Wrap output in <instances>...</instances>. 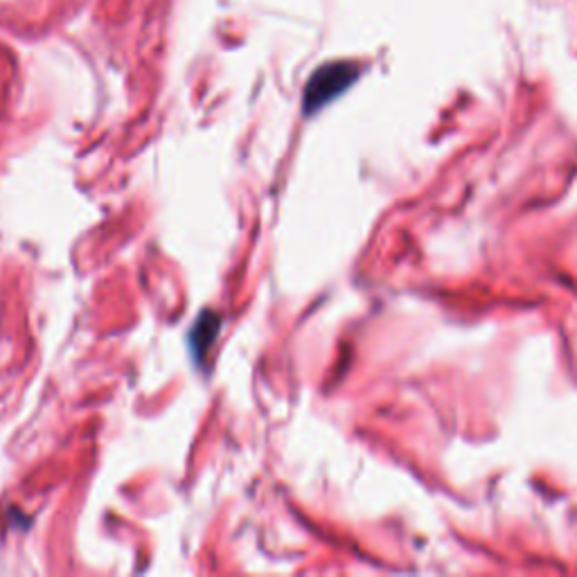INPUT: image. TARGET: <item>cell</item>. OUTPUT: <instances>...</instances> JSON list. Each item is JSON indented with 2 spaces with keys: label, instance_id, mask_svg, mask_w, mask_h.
<instances>
[{
  "label": "cell",
  "instance_id": "cell-1",
  "mask_svg": "<svg viewBox=\"0 0 577 577\" xmlns=\"http://www.w3.org/2000/svg\"><path fill=\"white\" fill-rule=\"evenodd\" d=\"M361 75L357 62H331L320 66L305 88V113H316L346 92Z\"/></svg>",
  "mask_w": 577,
  "mask_h": 577
},
{
  "label": "cell",
  "instance_id": "cell-2",
  "mask_svg": "<svg viewBox=\"0 0 577 577\" xmlns=\"http://www.w3.org/2000/svg\"><path fill=\"white\" fill-rule=\"evenodd\" d=\"M219 323H221L219 316L213 314V312H206V314L202 316V320L197 323L195 331H192V346H195L197 357H202L204 350L215 341V336H217V331H219Z\"/></svg>",
  "mask_w": 577,
  "mask_h": 577
}]
</instances>
